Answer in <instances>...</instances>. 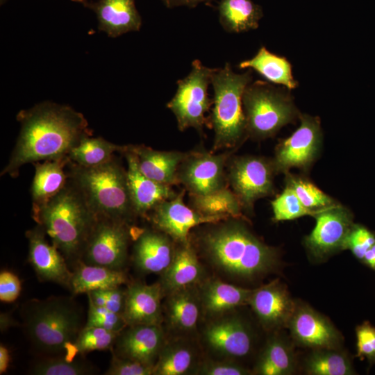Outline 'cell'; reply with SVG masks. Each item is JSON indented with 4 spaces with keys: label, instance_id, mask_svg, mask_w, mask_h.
I'll return each instance as SVG.
<instances>
[{
    "label": "cell",
    "instance_id": "1",
    "mask_svg": "<svg viewBox=\"0 0 375 375\" xmlns=\"http://www.w3.org/2000/svg\"><path fill=\"white\" fill-rule=\"evenodd\" d=\"M17 118L19 135L1 176L15 177L25 164L67 156L84 137L91 135L84 116L67 106L44 102L21 110Z\"/></svg>",
    "mask_w": 375,
    "mask_h": 375
},
{
    "label": "cell",
    "instance_id": "2",
    "mask_svg": "<svg viewBox=\"0 0 375 375\" xmlns=\"http://www.w3.org/2000/svg\"><path fill=\"white\" fill-rule=\"evenodd\" d=\"M229 219L200 236L199 244L208 262L224 275L235 279L251 280L271 272L277 266V251L238 219Z\"/></svg>",
    "mask_w": 375,
    "mask_h": 375
},
{
    "label": "cell",
    "instance_id": "3",
    "mask_svg": "<svg viewBox=\"0 0 375 375\" xmlns=\"http://www.w3.org/2000/svg\"><path fill=\"white\" fill-rule=\"evenodd\" d=\"M32 211L33 219L68 264L80 260L97 217L69 178L60 192L42 204L33 205Z\"/></svg>",
    "mask_w": 375,
    "mask_h": 375
},
{
    "label": "cell",
    "instance_id": "4",
    "mask_svg": "<svg viewBox=\"0 0 375 375\" xmlns=\"http://www.w3.org/2000/svg\"><path fill=\"white\" fill-rule=\"evenodd\" d=\"M22 317L26 335L42 356H67L84 327L81 306L71 297L30 299L22 306Z\"/></svg>",
    "mask_w": 375,
    "mask_h": 375
},
{
    "label": "cell",
    "instance_id": "5",
    "mask_svg": "<svg viewBox=\"0 0 375 375\" xmlns=\"http://www.w3.org/2000/svg\"><path fill=\"white\" fill-rule=\"evenodd\" d=\"M68 167L70 181L97 217L129 224L136 216L129 194L126 172L115 157L95 167H82L71 161Z\"/></svg>",
    "mask_w": 375,
    "mask_h": 375
},
{
    "label": "cell",
    "instance_id": "6",
    "mask_svg": "<svg viewBox=\"0 0 375 375\" xmlns=\"http://www.w3.org/2000/svg\"><path fill=\"white\" fill-rule=\"evenodd\" d=\"M251 79V70L236 74L228 63L224 67L214 69L211 76L214 92L211 115L214 149L233 147L247 133L242 96Z\"/></svg>",
    "mask_w": 375,
    "mask_h": 375
},
{
    "label": "cell",
    "instance_id": "7",
    "mask_svg": "<svg viewBox=\"0 0 375 375\" xmlns=\"http://www.w3.org/2000/svg\"><path fill=\"white\" fill-rule=\"evenodd\" d=\"M288 90L260 81L247 86L242 103L248 133L271 137L296 119L298 111Z\"/></svg>",
    "mask_w": 375,
    "mask_h": 375
},
{
    "label": "cell",
    "instance_id": "8",
    "mask_svg": "<svg viewBox=\"0 0 375 375\" xmlns=\"http://www.w3.org/2000/svg\"><path fill=\"white\" fill-rule=\"evenodd\" d=\"M213 70L195 60L188 75L178 81L176 94L167 108L175 115L180 131L188 128L201 131L207 124L205 115L213 102L208 94Z\"/></svg>",
    "mask_w": 375,
    "mask_h": 375
},
{
    "label": "cell",
    "instance_id": "9",
    "mask_svg": "<svg viewBox=\"0 0 375 375\" xmlns=\"http://www.w3.org/2000/svg\"><path fill=\"white\" fill-rule=\"evenodd\" d=\"M128 226L124 222L97 217L81 260L88 265L122 269L131 237Z\"/></svg>",
    "mask_w": 375,
    "mask_h": 375
},
{
    "label": "cell",
    "instance_id": "10",
    "mask_svg": "<svg viewBox=\"0 0 375 375\" xmlns=\"http://www.w3.org/2000/svg\"><path fill=\"white\" fill-rule=\"evenodd\" d=\"M274 163L256 156L235 158L230 165L228 181L242 208L251 210L255 201L273 192Z\"/></svg>",
    "mask_w": 375,
    "mask_h": 375
},
{
    "label": "cell",
    "instance_id": "11",
    "mask_svg": "<svg viewBox=\"0 0 375 375\" xmlns=\"http://www.w3.org/2000/svg\"><path fill=\"white\" fill-rule=\"evenodd\" d=\"M316 224L306 238V245L317 258H324L344 245L353 223V215L345 207L332 204L316 210L312 215Z\"/></svg>",
    "mask_w": 375,
    "mask_h": 375
},
{
    "label": "cell",
    "instance_id": "12",
    "mask_svg": "<svg viewBox=\"0 0 375 375\" xmlns=\"http://www.w3.org/2000/svg\"><path fill=\"white\" fill-rule=\"evenodd\" d=\"M183 194L161 201L150 211V220L155 228L167 234L178 244L189 242L192 228L204 224H217L230 218L202 215L185 204Z\"/></svg>",
    "mask_w": 375,
    "mask_h": 375
},
{
    "label": "cell",
    "instance_id": "13",
    "mask_svg": "<svg viewBox=\"0 0 375 375\" xmlns=\"http://www.w3.org/2000/svg\"><path fill=\"white\" fill-rule=\"evenodd\" d=\"M229 154L188 153L178 169V183L194 195L208 194L223 188L224 166Z\"/></svg>",
    "mask_w": 375,
    "mask_h": 375
},
{
    "label": "cell",
    "instance_id": "14",
    "mask_svg": "<svg viewBox=\"0 0 375 375\" xmlns=\"http://www.w3.org/2000/svg\"><path fill=\"white\" fill-rule=\"evenodd\" d=\"M300 119V126L277 147L274 161L276 171L304 168L310 164L318 152L322 142L319 119L302 115Z\"/></svg>",
    "mask_w": 375,
    "mask_h": 375
},
{
    "label": "cell",
    "instance_id": "15",
    "mask_svg": "<svg viewBox=\"0 0 375 375\" xmlns=\"http://www.w3.org/2000/svg\"><path fill=\"white\" fill-rule=\"evenodd\" d=\"M39 225L26 232L28 240V261L41 281L53 282L69 290L73 272L61 252L46 238Z\"/></svg>",
    "mask_w": 375,
    "mask_h": 375
},
{
    "label": "cell",
    "instance_id": "16",
    "mask_svg": "<svg viewBox=\"0 0 375 375\" xmlns=\"http://www.w3.org/2000/svg\"><path fill=\"white\" fill-rule=\"evenodd\" d=\"M165 344L161 325L127 326L110 351L119 357L154 366Z\"/></svg>",
    "mask_w": 375,
    "mask_h": 375
},
{
    "label": "cell",
    "instance_id": "17",
    "mask_svg": "<svg viewBox=\"0 0 375 375\" xmlns=\"http://www.w3.org/2000/svg\"><path fill=\"white\" fill-rule=\"evenodd\" d=\"M287 326L293 339L303 347L337 349L341 337L331 322L308 306H296Z\"/></svg>",
    "mask_w": 375,
    "mask_h": 375
},
{
    "label": "cell",
    "instance_id": "18",
    "mask_svg": "<svg viewBox=\"0 0 375 375\" xmlns=\"http://www.w3.org/2000/svg\"><path fill=\"white\" fill-rule=\"evenodd\" d=\"M248 305L260 324L270 330L287 326L297 306L278 280L253 290Z\"/></svg>",
    "mask_w": 375,
    "mask_h": 375
},
{
    "label": "cell",
    "instance_id": "19",
    "mask_svg": "<svg viewBox=\"0 0 375 375\" xmlns=\"http://www.w3.org/2000/svg\"><path fill=\"white\" fill-rule=\"evenodd\" d=\"M207 346L228 358H242L252 347V335L246 324L238 317L222 318L209 324L203 332Z\"/></svg>",
    "mask_w": 375,
    "mask_h": 375
},
{
    "label": "cell",
    "instance_id": "20",
    "mask_svg": "<svg viewBox=\"0 0 375 375\" xmlns=\"http://www.w3.org/2000/svg\"><path fill=\"white\" fill-rule=\"evenodd\" d=\"M126 292L122 316L127 326L161 325L164 319L161 299L164 294L160 282L151 285L131 283Z\"/></svg>",
    "mask_w": 375,
    "mask_h": 375
},
{
    "label": "cell",
    "instance_id": "21",
    "mask_svg": "<svg viewBox=\"0 0 375 375\" xmlns=\"http://www.w3.org/2000/svg\"><path fill=\"white\" fill-rule=\"evenodd\" d=\"M173 242L169 236L156 228L140 231L133 246L135 267L143 274L161 275L174 259L176 249Z\"/></svg>",
    "mask_w": 375,
    "mask_h": 375
},
{
    "label": "cell",
    "instance_id": "22",
    "mask_svg": "<svg viewBox=\"0 0 375 375\" xmlns=\"http://www.w3.org/2000/svg\"><path fill=\"white\" fill-rule=\"evenodd\" d=\"M122 153L127 161V183L135 215L147 217L157 204L176 196L171 185L151 180L140 171L136 157L128 146Z\"/></svg>",
    "mask_w": 375,
    "mask_h": 375
},
{
    "label": "cell",
    "instance_id": "23",
    "mask_svg": "<svg viewBox=\"0 0 375 375\" xmlns=\"http://www.w3.org/2000/svg\"><path fill=\"white\" fill-rule=\"evenodd\" d=\"M204 269L190 242L179 244L176 249L174 259L161 274L159 281L164 295L171 292L195 286L203 281Z\"/></svg>",
    "mask_w": 375,
    "mask_h": 375
},
{
    "label": "cell",
    "instance_id": "24",
    "mask_svg": "<svg viewBox=\"0 0 375 375\" xmlns=\"http://www.w3.org/2000/svg\"><path fill=\"white\" fill-rule=\"evenodd\" d=\"M140 171L148 178L171 185L178 183L177 172L188 153L178 151H157L144 145H129Z\"/></svg>",
    "mask_w": 375,
    "mask_h": 375
},
{
    "label": "cell",
    "instance_id": "25",
    "mask_svg": "<svg viewBox=\"0 0 375 375\" xmlns=\"http://www.w3.org/2000/svg\"><path fill=\"white\" fill-rule=\"evenodd\" d=\"M252 291L217 278L207 280L199 291L201 310L210 316L222 315L249 304Z\"/></svg>",
    "mask_w": 375,
    "mask_h": 375
},
{
    "label": "cell",
    "instance_id": "26",
    "mask_svg": "<svg viewBox=\"0 0 375 375\" xmlns=\"http://www.w3.org/2000/svg\"><path fill=\"white\" fill-rule=\"evenodd\" d=\"M99 30L115 38L139 31L142 25L135 0H101L96 6Z\"/></svg>",
    "mask_w": 375,
    "mask_h": 375
},
{
    "label": "cell",
    "instance_id": "27",
    "mask_svg": "<svg viewBox=\"0 0 375 375\" xmlns=\"http://www.w3.org/2000/svg\"><path fill=\"white\" fill-rule=\"evenodd\" d=\"M164 308L173 329L191 332L196 328L201 311L199 291L192 286L171 292L167 294Z\"/></svg>",
    "mask_w": 375,
    "mask_h": 375
},
{
    "label": "cell",
    "instance_id": "28",
    "mask_svg": "<svg viewBox=\"0 0 375 375\" xmlns=\"http://www.w3.org/2000/svg\"><path fill=\"white\" fill-rule=\"evenodd\" d=\"M74 265L69 288L73 295L117 288L128 282L123 269L88 265L81 260Z\"/></svg>",
    "mask_w": 375,
    "mask_h": 375
},
{
    "label": "cell",
    "instance_id": "29",
    "mask_svg": "<svg viewBox=\"0 0 375 375\" xmlns=\"http://www.w3.org/2000/svg\"><path fill=\"white\" fill-rule=\"evenodd\" d=\"M69 162L65 156L33 163L35 175L31 188L33 205L47 201L66 186L69 174L65 167Z\"/></svg>",
    "mask_w": 375,
    "mask_h": 375
},
{
    "label": "cell",
    "instance_id": "30",
    "mask_svg": "<svg viewBox=\"0 0 375 375\" xmlns=\"http://www.w3.org/2000/svg\"><path fill=\"white\" fill-rule=\"evenodd\" d=\"M219 20L229 33H242L256 29L263 16L261 6L252 0H219Z\"/></svg>",
    "mask_w": 375,
    "mask_h": 375
},
{
    "label": "cell",
    "instance_id": "31",
    "mask_svg": "<svg viewBox=\"0 0 375 375\" xmlns=\"http://www.w3.org/2000/svg\"><path fill=\"white\" fill-rule=\"evenodd\" d=\"M239 68L254 69L267 81L284 85L288 90L298 85V82L293 78L290 62L285 57L269 51L265 47H262L251 59L241 62Z\"/></svg>",
    "mask_w": 375,
    "mask_h": 375
},
{
    "label": "cell",
    "instance_id": "32",
    "mask_svg": "<svg viewBox=\"0 0 375 375\" xmlns=\"http://www.w3.org/2000/svg\"><path fill=\"white\" fill-rule=\"evenodd\" d=\"M295 358L289 344L282 338L274 337L267 342L255 367L260 375H288L293 373Z\"/></svg>",
    "mask_w": 375,
    "mask_h": 375
},
{
    "label": "cell",
    "instance_id": "33",
    "mask_svg": "<svg viewBox=\"0 0 375 375\" xmlns=\"http://www.w3.org/2000/svg\"><path fill=\"white\" fill-rule=\"evenodd\" d=\"M192 208L206 216L242 219V206L235 194L226 186L204 195L190 194Z\"/></svg>",
    "mask_w": 375,
    "mask_h": 375
},
{
    "label": "cell",
    "instance_id": "34",
    "mask_svg": "<svg viewBox=\"0 0 375 375\" xmlns=\"http://www.w3.org/2000/svg\"><path fill=\"white\" fill-rule=\"evenodd\" d=\"M126 146H119L101 138L84 137L69 152L67 156L76 165L92 167L102 165L114 158L115 152H121Z\"/></svg>",
    "mask_w": 375,
    "mask_h": 375
},
{
    "label": "cell",
    "instance_id": "35",
    "mask_svg": "<svg viewBox=\"0 0 375 375\" xmlns=\"http://www.w3.org/2000/svg\"><path fill=\"white\" fill-rule=\"evenodd\" d=\"M98 370L85 359L42 356L33 362L29 374L34 375H90Z\"/></svg>",
    "mask_w": 375,
    "mask_h": 375
},
{
    "label": "cell",
    "instance_id": "36",
    "mask_svg": "<svg viewBox=\"0 0 375 375\" xmlns=\"http://www.w3.org/2000/svg\"><path fill=\"white\" fill-rule=\"evenodd\" d=\"M194 351L181 343L165 344L154 365L153 375H183L195 362Z\"/></svg>",
    "mask_w": 375,
    "mask_h": 375
},
{
    "label": "cell",
    "instance_id": "37",
    "mask_svg": "<svg viewBox=\"0 0 375 375\" xmlns=\"http://www.w3.org/2000/svg\"><path fill=\"white\" fill-rule=\"evenodd\" d=\"M306 372L311 375H351V363L345 354L336 349H317L307 358Z\"/></svg>",
    "mask_w": 375,
    "mask_h": 375
},
{
    "label": "cell",
    "instance_id": "38",
    "mask_svg": "<svg viewBox=\"0 0 375 375\" xmlns=\"http://www.w3.org/2000/svg\"><path fill=\"white\" fill-rule=\"evenodd\" d=\"M119 333L102 328L84 326L66 356L74 358L76 354L83 355L92 351L111 350Z\"/></svg>",
    "mask_w": 375,
    "mask_h": 375
},
{
    "label": "cell",
    "instance_id": "39",
    "mask_svg": "<svg viewBox=\"0 0 375 375\" xmlns=\"http://www.w3.org/2000/svg\"><path fill=\"white\" fill-rule=\"evenodd\" d=\"M287 185L294 191L302 204L310 210H318L334 203L331 197L306 179L289 175Z\"/></svg>",
    "mask_w": 375,
    "mask_h": 375
},
{
    "label": "cell",
    "instance_id": "40",
    "mask_svg": "<svg viewBox=\"0 0 375 375\" xmlns=\"http://www.w3.org/2000/svg\"><path fill=\"white\" fill-rule=\"evenodd\" d=\"M274 219L276 222L294 219L306 215H313L315 210L305 207L294 191L288 185L272 201Z\"/></svg>",
    "mask_w": 375,
    "mask_h": 375
},
{
    "label": "cell",
    "instance_id": "41",
    "mask_svg": "<svg viewBox=\"0 0 375 375\" xmlns=\"http://www.w3.org/2000/svg\"><path fill=\"white\" fill-rule=\"evenodd\" d=\"M88 299V317L84 326L99 327L117 333L127 326L122 315L96 306L90 299Z\"/></svg>",
    "mask_w": 375,
    "mask_h": 375
},
{
    "label": "cell",
    "instance_id": "42",
    "mask_svg": "<svg viewBox=\"0 0 375 375\" xmlns=\"http://www.w3.org/2000/svg\"><path fill=\"white\" fill-rule=\"evenodd\" d=\"M375 244V233L360 224L352 226L346 238L344 249H349L360 260L367 251Z\"/></svg>",
    "mask_w": 375,
    "mask_h": 375
},
{
    "label": "cell",
    "instance_id": "43",
    "mask_svg": "<svg viewBox=\"0 0 375 375\" xmlns=\"http://www.w3.org/2000/svg\"><path fill=\"white\" fill-rule=\"evenodd\" d=\"M96 306L103 307L112 312L122 315L126 301V289L121 286L95 290L86 294Z\"/></svg>",
    "mask_w": 375,
    "mask_h": 375
},
{
    "label": "cell",
    "instance_id": "44",
    "mask_svg": "<svg viewBox=\"0 0 375 375\" xmlns=\"http://www.w3.org/2000/svg\"><path fill=\"white\" fill-rule=\"evenodd\" d=\"M112 352V359L106 375H152L154 366L122 358Z\"/></svg>",
    "mask_w": 375,
    "mask_h": 375
},
{
    "label": "cell",
    "instance_id": "45",
    "mask_svg": "<svg viewBox=\"0 0 375 375\" xmlns=\"http://www.w3.org/2000/svg\"><path fill=\"white\" fill-rule=\"evenodd\" d=\"M357 355L375 361V327L365 322L356 328Z\"/></svg>",
    "mask_w": 375,
    "mask_h": 375
},
{
    "label": "cell",
    "instance_id": "46",
    "mask_svg": "<svg viewBox=\"0 0 375 375\" xmlns=\"http://www.w3.org/2000/svg\"><path fill=\"white\" fill-rule=\"evenodd\" d=\"M197 374L203 375H246L249 371L231 361L208 360L202 362Z\"/></svg>",
    "mask_w": 375,
    "mask_h": 375
},
{
    "label": "cell",
    "instance_id": "47",
    "mask_svg": "<svg viewBox=\"0 0 375 375\" xmlns=\"http://www.w3.org/2000/svg\"><path fill=\"white\" fill-rule=\"evenodd\" d=\"M21 282L18 276L10 272L0 273V300L3 302L15 301L21 292Z\"/></svg>",
    "mask_w": 375,
    "mask_h": 375
},
{
    "label": "cell",
    "instance_id": "48",
    "mask_svg": "<svg viewBox=\"0 0 375 375\" xmlns=\"http://www.w3.org/2000/svg\"><path fill=\"white\" fill-rule=\"evenodd\" d=\"M165 6L168 8H173L178 6H188L194 8L201 3H210L212 0H162Z\"/></svg>",
    "mask_w": 375,
    "mask_h": 375
},
{
    "label": "cell",
    "instance_id": "49",
    "mask_svg": "<svg viewBox=\"0 0 375 375\" xmlns=\"http://www.w3.org/2000/svg\"><path fill=\"white\" fill-rule=\"evenodd\" d=\"M10 356L8 349L2 344L0 345V374L5 373L9 366Z\"/></svg>",
    "mask_w": 375,
    "mask_h": 375
},
{
    "label": "cell",
    "instance_id": "50",
    "mask_svg": "<svg viewBox=\"0 0 375 375\" xmlns=\"http://www.w3.org/2000/svg\"><path fill=\"white\" fill-rule=\"evenodd\" d=\"M18 323L13 317L6 312L1 313L0 316V328L1 332L6 331L11 326L17 325Z\"/></svg>",
    "mask_w": 375,
    "mask_h": 375
},
{
    "label": "cell",
    "instance_id": "51",
    "mask_svg": "<svg viewBox=\"0 0 375 375\" xmlns=\"http://www.w3.org/2000/svg\"><path fill=\"white\" fill-rule=\"evenodd\" d=\"M361 261L375 269V244L367 251Z\"/></svg>",
    "mask_w": 375,
    "mask_h": 375
},
{
    "label": "cell",
    "instance_id": "52",
    "mask_svg": "<svg viewBox=\"0 0 375 375\" xmlns=\"http://www.w3.org/2000/svg\"><path fill=\"white\" fill-rule=\"evenodd\" d=\"M72 1L78 2V3H84V2H85L83 0H72Z\"/></svg>",
    "mask_w": 375,
    "mask_h": 375
}]
</instances>
